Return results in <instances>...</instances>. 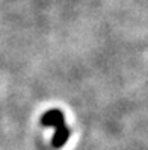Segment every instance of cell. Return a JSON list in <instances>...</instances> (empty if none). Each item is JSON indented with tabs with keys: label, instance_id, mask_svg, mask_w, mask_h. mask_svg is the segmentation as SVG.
<instances>
[{
	"label": "cell",
	"instance_id": "obj_1",
	"mask_svg": "<svg viewBox=\"0 0 148 150\" xmlns=\"http://www.w3.org/2000/svg\"><path fill=\"white\" fill-rule=\"evenodd\" d=\"M65 123V115L60 109H50L42 114L41 117V125L44 127H56L59 125Z\"/></svg>",
	"mask_w": 148,
	"mask_h": 150
},
{
	"label": "cell",
	"instance_id": "obj_2",
	"mask_svg": "<svg viewBox=\"0 0 148 150\" xmlns=\"http://www.w3.org/2000/svg\"><path fill=\"white\" fill-rule=\"evenodd\" d=\"M55 129H56V132H55L53 138H51V146H53L55 149H60V147H64L67 144V141H68L69 135H71V132H69V129L67 127L65 123L64 125L56 126Z\"/></svg>",
	"mask_w": 148,
	"mask_h": 150
}]
</instances>
